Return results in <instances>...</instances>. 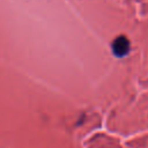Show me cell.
<instances>
[{"label":"cell","instance_id":"1","mask_svg":"<svg viewBox=\"0 0 148 148\" xmlns=\"http://www.w3.org/2000/svg\"><path fill=\"white\" fill-rule=\"evenodd\" d=\"M112 51L117 57H124L130 51V42L125 36H119L112 42Z\"/></svg>","mask_w":148,"mask_h":148}]
</instances>
